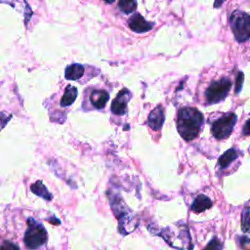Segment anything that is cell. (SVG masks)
<instances>
[{
	"label": "cell",
	"instance_id": "1",
	"mask_svg": "<svg viewBox=\"0 0 250 250\" xmlns=\"http://www.w3.org/2000/svg\"><path fill=\"white\" fill-rule=\"evenodd\" d=\"M203 124L202 113L194 107H184L179 110L177 129L181 137L189 142L197 137Z\"/></svg>",
	"mask_w": 250,
	"mask_h": 250
},
{
	"label": "cell",
	"instance_id": "2",
	"mask_svg": "<svg viewBox=\"0 0 250 250\" xmlns=\"http://www.w3.org/2000/svg\"><path fill=\"white\" fill-rule=\"evenodd\" d=\"M27 229L24 232L23 242L28 249L34 250L41 247L47 241V231L45 228L32 218L26 221Z\"/></svg>",
	"mask_w": 250,
	"mask_h": 250
},
{
	"label": "cell",
	"instance_id": "3",
	"mask_svg": "<svg viewBox=\"0 0 250 250\" xmlns=\"http://www.w3.org/2000/svg\"><path fill=\"white\" fill-rule=\"evenodd\" d=\"M229 22L234 37L238 42L250 38V15L240 10H235L229 17Z\"/></svg>",
	"mask_w": 250,
	"mask_h": 250
},
{
	"label": "cell",
	"instance_id": "4",
	"mask_svg": "<svg viewBox=\"0 0 250 250\" xmlns=\"http://www.w3.org/2000/svg\"><path fill=\"white\" fill-rule=\"evenodd\" d=\"M231 87V82L229 78L223 77L213 81L205 91V98L209 104H217L226 99Z\"/></svg>",
	"mask_w": 250,
	"mask_h": 250
},
{
	"label": "cell",
	"instance_id": "5",
	"mask_svg": "<svg viewBox=\"0 0 250 250\" xmlns=\"http://www.w3.org/2000/svg\"><path fill=\"white\" fill-rule=\"evenodd\" d=\"M237 121V117L234 113L229 112L222 115L211 126V131L213 136L218 140H224L228 138Z\"/></svg>",
	"mask_w": 250,
	"mask_h": 250
},
{
	"label": "cell",
	"instance_id": "6",
	"mask_svg": "<svg viewBox=\"0 0 250 250\" xmlns=\"http://www.w3.org/2000/svg\"><path fill=\"white\" fill-rule=\"evenodd\" d=\"M131 97L130 92L127 89H123L118 93L114 101L111 104V110L113 113L121 115L124 114L127 110V104L129 102V99Z\"/></svg>",
	"mask_w": 250,
	"mask_h": 250
},
{
	"label": "cell",
	"instance_id": "7",
	"mask_svg": "<svg viewBox=\"0 0 250 250\" xmlns=\"http://www.w3.org/2000/svg\"><path fill=\"white\" fill-rule=\"evenodd\" d=\"M129 26L135 32H146L152 28L153 23L146 21L140 14H135L129 19Z\"/></svg>",
	"mask_w": 250,
	"mask_h": 250
},
{
	"label": "cell",
	"instance_id": "8",
	"mask_svg": "<svg viewBox=\"0 0 250 250\" xmlns=\"http://www.w3.org/2000/svg\"><path fill=\"white\" fill-rule=\"evenodd\" d=\"M164 122V111L161 105H157L148 115L147 123L148 126L154 130L158 131L161 129Z\"/></svg>",
	"mask_w": 250,
	"mask_h": 250
},
{
	"label": "cell",
	"instance_id": "9",
	"mask_svg": "<svg viewBox=\"0 0 250 250\" xmlns=\"http://www.w3.org/2000/svg\"><path fill=\"white\" fill-rule=\"evenodd\" d=\"M109 99V95L104 90H94L90 95L91 104L96 108H103Z\"/></svg>",
	"mask_w": 250,
	"mask_h": 250
},
{
	"label": "cell",
	"instance_id": "10",
	"mask_svg": "<svg viewBox=\"0 0 250 250\" xmlns=\"http://www.w3.org/2000/svg\"><path fill=\"white\" fill-rule=\"evenodd\" d=\"M241 229L245 233V236L242 237L243 246L245 243L250 242V207L244 208L241 214Z\"/></svg>",
	"mask_w": 250,
	"mask_h": 250
},
{
	"label": "cell",
	"instance_id": "11",
	"mask_svg": "<svg viewBox=\"0 0 250 250\" xmlns=\"http://www.w3.org/2000/svg\"><path fill=\"white\" fill-rule=\"evenodd\" d=\"M211 206H212L211 199L204 194H199L194 199L193 203L191 204L190 209H191V211H193L195 213H201V212L211 208Z\"/></svg>",
	"mask_w": 250,
	"mask_h": 250
},
{
	"label": "cell",
	"instance_id": "12",
	"mask_svg": "<svg viewBox=\"0 0 250 250\" xmlns=\"http://www.w3.org/2000/svg\"><path fill=\"white\" fill-rule=\"evenodd\" d=\"M83 73H84L83 65L79 63H72L65 68L64 76L68 80H77L83 75Z\"/></svg>",
	"mask_w": 250,
	"mask_h": 250
},
{
	"label": "cell",
	"instance_id": "13",
	"mask_svg": "<svg viewBox=\"0 0 250 250\" xmlns=\"http://www.w3.org/2000/svg\"><path fill=\"white\" fill-rule=\"evenodd\" d=\"M77 97V89L71 85H68L65 88L64 94L61 99V105L62 106H68L73 104Z\"/></svg>",
	"mask_w": 250,
	"mask_h": 250
},
{
	"label": "cell",
	"instance_id": "14",
	"mask_svg": "<svg viewBox=\"0 0 250 250\" xmlns=\"http://www.w3.org/2000/svg\"><path fill=\"white\" fill-rule=\"evenodd\" d=\"M30 189L33 193H35L36 195H38L40 197H43L46 200L52 199V194L48 191V189L46 188V187L43 185V183L41 181H37L36 183L32 184Z\"/></svg>",
	"mask_w": 250,
	"mask_h": 250
},
{
	"label": "cell",
	"instance_id": "15",
	"mask_svg": "<svg viewBox=\"0 0 250 250\" xmlns=\"http://www.w3.org/2000/svg\"><path fill=\"white\" fill-rule=\"evenodd\" d=\"M238 156V153H237V150L232 147L230 149H229L228 151H226L219 159L218 163L219 165L222 167V168H226L227 166H229L234 159H236Z\"/></svg>",
	"mask_w": 250,
	"mask_h": 250
},
{
	"label": "cell",
	"instance_id": "16",
	"mask_svg": "<svg viewBox=\"0 0 250 250\" xmlns=\"http://www.w3.org/2000/svg\"><path fill=\"white\" fill-rule=\"evenodd\" d=\"M119 9L125 13V14H129L132 13L136 7H137V3L135 1H120L118 3Z\"/></svg>",
	"mask_w": 250,
	"mask_h": 250
},
{
	"label": "cell",
	"instance_id": "17",
	"mask_svg": "<svg viewBox=\"0 0 250 250\" xmlns=\"http://www.w3.org/2000/svg\"><path fill=\"white\" fill-rule=\"evenodd\" d=\"M204 250H223V244L222 242L215 236L213 237L208 244L206 245V247L204 248Z\"/></svg>",
	"mask_w": 250,
	"mask_h": 250
},
{
	"label": "cell",
	"instance_id": "18",
	"mask_svg": "<svg viewBox=\"0 0 250 250\" xmlns=\"http://www.w3.org/2000/svg\"><path fill=\"white\" fill-rule=\"evenodd\" d=\"M0 250H20V248L11 241H4L0 245Z\"/></svg>",
	"mask_w": 250,
	"mask_h": 250
},
{
	"label": "cell",
	"instance_id": "19",
	"mask_svg": "<svg viewBox=\"0 0 250 250\" xmlns=\"http://www.w3.org/2000/svg\"><path fill=\"white\" fill-rule=\"evenodd\" d=\"M12 118L11 114H7L6 112H0V131L5 127V125Z\"/></svg>",
	"mask_w": 250,
	"mask_h": 250
},
{
	"label": "cell",
	"instance_id": "20",
	"mask_svg": "<svg viewBox=\"0 0 250 250\" xmlns=\"http://www.w3.org/2000/svg\"><path fill=\"white\" fill-rule=\"evenodd\" d=\"M243 77H244L243 73H242V72H239L238 75H237V78H236V82H235V93H236V94L240 91V89H241V87H242Z\"/></svg>",
	"mask_w": 250,
	"mask_h": 250
},
{
	"label": "cell",
	"instance_id": "21",
	"mask_svg": "<svg viewBox=\"0 0 250 250\" xmlns=\"http://www.w3.org/2000/svg\"><path fill=\"white\" fill-rule=\"evenodd\" d=\"M242 133L245 136L250 135V118L245 122V124L243 126V129H242Z\"/></svg>",
	"mask_w": 250,
	"mask_h": 250
},
{
	"label": "cell",
	"instance_id": "22",
	"mask_svg": "<svg viewBox=\"0 0 250 250\" xmlns=\"http://www.w3.org/2000/svg\"><path fill=\"white\" fill-rule=\"evenodd\" d=\"M222 3H223V1H221V2H216V3H215V4H214V6H215V7H217V6H218V5H219V6H220V5H221V4H222Z\"/></svg>",
	"mask_w": 250,
	"mask_h": 250
}]
</instances>
